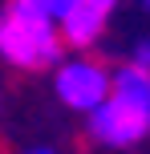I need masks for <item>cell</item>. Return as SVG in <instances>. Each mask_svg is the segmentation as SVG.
<instances>
[{
    "instance_id": "ba28073f",
    "label": "cell",
    "mask_w": 150,
    "mask_h": 154,
    "mask_svg": "<svg viewBox=\"0 0 150 154\" xmlns=\"http://www.w3.org/2000/svg\"><path fill=\"white\" fill-rule=\"evenodd\" d=\"M85 4H89V8H97V12H106V16H110L114 8L122 4V0H85Z\"/></svg>"
},
{
    "instance_id": "9c48e42d",
    "label": "cell",
    "mask_w": 150,
    "mask_h": 154,
    "mask_svg": "<svg viewBox=\"0 0 150 154\" xmlns=\"http://www.w3.org/2000/svg\"><path fill=\"white\" fill-rule=\"evenodd\" d=\"M29 154H53V150H29Z\"/></svg>"
},
{
    "instance_id": "277c9868",
    "label": "cell",
    "mask_w": 150,
    "mask_h": 154,
    "mask_svg": "<svg viewBox=\"0 0 150 154\" xmlns=\"http://www.w3.org/2000/svg\"><path fill=\"white\" fill-rule=\"evenodd\" d=\"M106 20L110 16L106 12H97V8H89L85 0H77V4L69 8V12L57 20V32H61V41H65V49H77V53H89V49L102 41V32H106Z\"/></svg>"
},
{
    "instance_id": "3957f363",
    "label": "cell",
    "mask_w": 150,
    "mask_h": 154,
    "mask_svg": "<svg viewBox=\"0 0 150 154\" xmlns=\"http://www.w3.org/2000/svg\"><path fill=\"white\" fill-rule=\"evenodd\" d=\"M85 118H89L93 142H102V146H134V142H142L150 134V114L126 106V101H118V97H106L102 106L89 109Z\"/></svg>"
},
{
    "instance_id": "52a82bcc",
    "label": "cell",
    "mask_w": 150,
    "mask_h": 154,
    "mask_svg": "<svg viewBox=\"0 0 150 154\" xmlns=\"http://www.w3.org/2000/svg\"><path fill=\"white\" fill-rule=\"evenodd\" d=\"M130 61H134V65H142V69H150V41H142V45H134Z\"/></svg>"
},
{
    "instance_id": "8992f818",
    "label": "cell",
    "mask_w": 150,
    "mask_h": 154,
    "mask_svg": "<svg viewBox=\"0 0 150 154\" xmlns=\"http://www.w3.org/2000/svg\"><path fill=\"white\" fill-rule=\"evenodd\" d=\"M37 4H41V8H45V12H49V16H53V20H61V16H65V12H69V8H73V4H77V0H37Z\"/></svg>"
},
{
    "instance_id": "5b68a950",
    "label": "cell",
    "mask_w": 150,
    "mask_h": 154,
    "mask_svg": "<svg viewBox=\"0 0 150 154\" xmlns=\"http://www.w3.org/2000/svg\"><path fill=\"white\" fill-rule=\"evenodd\" d=\"M110 97L126 101V106L142 109V114H150V69H142V65L126 61L122 69L110 73Z\"/></svg>"
},
{
    "instance_id": "7a4b0ae2",
    "label": "cell",
    "mask_w": 150,
    "mask_h": 154,
    "mask_svg": "<svg viewBox=\"0 0 150 154\" xmlns=\"http://www.w3.org/2000/svg\"><path fill=\"white\" fill-rule=\"evenodd\" d=\"M53 89H57V97L69 109L89 114V109H97L110 97V69L102 61H93V57H85V53L81 57H61L57 61Z\"/></svg>"
},
{
    "instance_id": "30bf717a",
    "label": "cell",
    "mask_w": 150,
    "mask_h": 154,
    "mask_svg": "<svg viewBox=\"0 0 150 154\" xmlns=\"http://www.w3.org/2000/svg\"><path fill=\"white\" fill-rule=\"evenodd\" d=\"M142 4H146V8H150V0H142Z\"/></svg>"
},
{
    "instance_id": "6da1fadb",
    "label": "cell",
    "mask_w": 150,
    "mask_h": 154,
    "mask_svg": "<svg viewBox=\"0 0 150 154\" xmlns=\"http://www.w3.org/2000/svg\"><path fill=\"white\" fill-rule=\"evenodd\" d=\"M0 57L16 69H41L65 57L57 20L37 0H8L0 12Z\"/></svg>"
}]
</instances>
